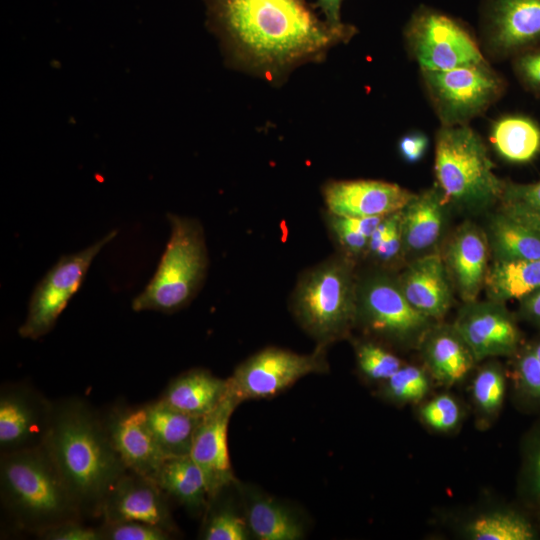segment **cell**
Segmentation results:
<instances>
[{
  "label": "cell",
  "instance_id": "cell-1",
  "mask_svg": "<svg viewBox=\"0 0 540 540\" xmlns=\"http://www.w3.org/2000/svg\"><path fill=\"white\" fill-rule=\"evenodd\" d=\"M215 25L249 65L279 72L349 38L353 28L319 20L304 0H207Z\"/></svg>",
  "mask_w": 540,
  "mask_h": 540
},
{
  "label": "cell",
  "instance_id": "cell-2",
  "mask_svg": "<svg viewBox=\"0 0 540 540\" xmlns=\"http://www.w3.org/2000/svg\"><path fill=\"white\" fill-rule=\"evenodd\" d=\"M43 446L82 518H101L108 492L128 470L108 437L102 415L80 398L53 401Z\"/></svg>",
  "mask_w": 540,
  "mask_h": 540
},
{
  "label": "cell",
  "instance_id": "cell-3",
  "mask_svg": "<svg viewBox=\"0 0 540 540\" xmlns=\"http://www.w3.org/2000/svg\"><path fill=\"white\" fill-rule=\"evenodd\" d=\"M0 499L14 526L35 535L65 521L84 520L44 446L0 455Z\"/></svg>",
  "mask_w": 540,
  "mask_h": 540
},
{
  "label": "cell",
  "instance_id": "cell-4",
  "mask_svg": "<svg viewBox=\"0 0 540 540\" xmlns=\"http://www.w3.org/2000/svg\"><path fill=\"white\" fill-rule=\"evenodd\" d=\"M435 177L445 202L481 211L499 202L504 181L480 136L467 125L443 126L435 143Z\"/></svg>",
  "mask_w": 540,
  "mask_h": 540
},
{
  "label": "cell",
  "instance_id": "cell-5",
  "mask_svg": "<svg viewBox=\"0 0 540 540\" xmlns=\"http://www.w3.org/2000/svg\"><path fill=\"white\" fill-rule=\"evenodd\" d=\"M357 287L353 265L345 257L323 262L300 279L293 312L317 347L326 349L356 325Z\"/></svg>",
  "mask_w": 540,
  "mask_h": 540
},
{
  "label": "cell",
  "instance_id": "cell-6",
  "mask_svg": "<svg viewBox=\"0 0 540 540\" xmlns=\"http://www.w3.org/2000/svg\"><path fill=\"white\" fill-rule=\"evenodd\" d=\"M171 233L157 269L132 301L134 311L174 313L186 306L205 277L208 258L201 225L169 213Z\"/></svg>",
  "mask_w": 540,
  "mask_h": 540
},
{
  "label": "cell",
  "instance_id": "cell-7",
  "mask_svg": "<svg viewBox=\"0 0 540 540\" xmlns=\"http://www.w3.org/2000/svg\"><path fill=\"white\" fill-rule=\"evenodd\" d=\"M431 101L444 126L465 125L485 111L504 90L487 62L449 70H422Z\"/></svg>",
  "mask_w": 540,
  "mask_h": 540
},
{
  "label": "cell",
  "instance_id": "cell-8",
  "mask_svg": "<svg viewBox=\"0 0 540 540\" xmlns=\"http://www.w3.org/2000/svg\"><path fill=\"white\" fill-rule=\"evenodd\" d=\"M357 322L368 333L402 346H418L434 324L407 301L397 280L383 275L358 285Z\"/></svg>",
  "mask_w": 540,
  "mask_h": 540
},
{
  "label": "cell",
  "instance_id": "cell-9",
  "mask_svg": "<svg viewBox=\"0 0 540 540\" xmlns=\"http://www.w3.org/2000/svg\"><path fill=\"white\" fill-rule=\"evenodd\" d=\"M324 348L310 354L268 347L239 364L227 378L229 391L241 403L276 396L310 374L325 373L328 364Z\"/></svg>",
  "mask_w": 540,
  "mask_h": 540
},
{
  "label": "cell",
  "instance_id": "cell-10",
  "mask_svg": "<svg viewBox=\"0 0 540 540\" xmlns=\"http://www.w3.org/2000/svg\"><path fill=\"white\" fill-rule=\"evenodd\" d=\"M117 231H111L89 247L63 255L36 285L19 335L36 340L55 326L70 299L81 287L94 258L112 241Z\"/></svg>",
  "mask_w": 540,
  "mask_h": 540
},
{
  "label": "cell",
  "instance_id": "cell-11",
  "mask_svg": "<svg viewBox=\"0 0 540 540\" xmlns=\"http://www.w3.org/2000/svg\"><path fill=\"white\" fill-rule=\"evenodd\" d=\"M406 38L421 70L441 71L486 62L468 30L432 8L421 7L413 14Z\"/></svg>",
  "mask_w": 540,
  "mask_h": 540
},
{
  "label": "cell",
  "instance_id": "cell-12",
  "mask_svg": "<svg viewBox=\"0 0 540 540\" xmlns=\"http://www.w3.org/2000/svg\"><path fill=\"white\" fill-rule=\"evenodd\" d=\"M53 401L23 383L0 390V455L43 446L52 419Z\"/></svg>",
  "mask_w": 540,
  "mask_h": 540
},
{
  "label": "cell",
  "instance_id": "cell-13",
  "mask_svg": "<svg viewBox=\"0 0 540 540\" xmlns=\"http://www.w3.org/2000/svg\"><path fill=\"white\" fill-rule=\"evenodd\" d=\"M453 325L477 362L492 357H511L523 344L516 319L504 303L490 299L464 303Z\"/></svg>",
  "mask_w": 540,
  "mask_h": 540
},
{
  "label": "cell",
  "instance_id": "cell-14",
  "mask_svg": "<svg viewBox=\"0 0 540 540\" xmlns=\"http://www.w3.org/2000/svg\"><path fill=\"white\" fill-rule=\"evenodd\" d=\"M481 24L490 53L515 57L540 46V0H483Z\"/></svg>",
  "mask_w": 540,
  "mask_h": 540
},
{
  "label": "cell",
  "instance_id": "cell-15",
  "mask_svg": "<svg viewBox=\"0 0 540 540\" xmlns=\"http://www.w3.org/2000/svg\"><path fill=\"white\" fill-rule=\"evenodd\" d=\"M239 404L228 387L224 400L201 419L194 434L189 455L205 477L209 500L238 483L230 461L228 426Z\"/></svg>",
  "mask_w": 540,
  "mask_h": 540
},
{
  "label": "cell",
  "instance_id": "cell-16",
  "mask_svg": "<svg viewBox=\"0 0 540 540\" xmlns=\"http://www.w3.org/2000/svg\"><path fill=\"white\" fill-rule=\"evenodd\" d=\"M103 521H138L170 534L177 531L167 495L149 477L127 470L108 492L101 511Z\"/></svg>",
  "mask_w": 540,
  "mask_h": 540
},
{
  "label": "cell",
  "instance_id": "cell-17",
  "mask_svg": "<svg viewBox=\"0 0 540 540\" xmlns=\"http://www.w3.org/2000/svg\"><path fill=\"white\" fill-rule=\"evenodd\" d=\"M102 418L108 437L126 468L151 478L165 456L147 424L144 405L115 406Z\"/></svg>",
  "mask_w": 540,
  "mask_h": 540
},
{
  "label": "cell",
  "instance_id": "cell-18",
  "mask_svg": "<svg viewBox=\"0 0 540 540\" xmlns=\"http://www.w3.org/2000/svg\"><path fill=\"white\" fill-rule=\"evenodd\" d=\"M415 194L395 183L379 180L333 181L324 188V201L332 215L387 216L402 210Z\"/></svg>",
  "mask_w": 540,
  "mask_h": 540
},
{
  "label": "cell",
  "instance_id": "cell-19",
  "mask_svg": "<svg viewBox=\"0 0 540 540\" xmlns=\"http://www.w3.org/2000/svg\"><path fill=\"white\" fill-rule=\"evenodd\" d=\"M489 244L486 233L473 223H464L448 242L443 257L452 286L464 303L477 300L488 270Z\"/></svg>",
  "mask_w": 540,
  "mask_h": 540
},
{
  "label": "cell",
  "instance_id": "cell-20",
  "mask_svg": "<svg viewBox=\"0 0 540 540\" xmlns=\"http://www.w3.org/2000/svg\"><path fill=\"white\" fill-rule=\"evenodd\" d=\"M407 301L432 321L441 320L452 305V283L442 255H422L397 280Z\"/></svg>",
  "mask_w": 540,
  "mask_h": 540
},
{
  "label": "cell",
  "instance_id": "cell-21",
  "mask_svg": "<svg viewBox=\"0 0 540 540\" xmlns=\"http://www.w3.org/2000/svg\"><path fill=\"white\" fill-rule=\"evenodd\" d=\"M418 347L431 378L446 387L464 380L477 363L472 350L453 324L434 323Z\"/></svg>",
  "mask_w": 540,
  "mask_h": 540
},
{
  "label": "cell",
  "instance_id": "cell-22",
  "mask_svg": "<svg viewBox=\"0 0 540 540\" xmlns=\"http://www.w3.org/2000/svg\"><path fill=\"white\" fill-rule=\"evenodd\" d=\"M227 393V379L195 368L172 379L159 399L185 414L204 417L218 407Z\"/></svg>",
  "mask_w": 540,
  "mask_h": 540
},
{
  "label": "cell",
  "instance_id": "cell-23",
  "mask_svg": "<svg viewBox=\"0 0 540 540\" xmlns=\"http://www.w3.org/2000/svg\"><path fill=\"white\" fill-rule=\"evenodd\" d=\"M447 206L438 187L414 195L402 209L405 251H426L438 242L444 230Z\"/></svg>",
  "mask_w": 540,
  "mask_h": 540
},
{
  "label": "cell",
  "instance_id": "cell-24",
  "mask_svg": "<svg viewBox=\"0 0 540 540\" xmlns=\"http://www.w3.org/2000/svg\"><path fill=\"white\" fill-rule=\"evenodd\" d=\"M151 479L189 513L204 514L209 503L208 488L190 455L165 457Z\"/></svg>",
  "mask_w": 540,
  "mask_h": 540
},
{
  "label": "cell",
  "instance_id": "cell-25",
  "mask_svg": "<svg viewBox=\"0 0 540 540\" xmlns=\"http://www.w3.org/2000/svg\"><path fill=\"white\" fill-rule=\"evenodd\" d=\"M246 520L252 535L259 540H299L305 528L299 515L289 506L254 489H244Z\"/></svg>",
  "mask_w": 540,
  "mask_h": 540
},
{
  "label": "cell",
  "instance_id": "cell-26",
  "mask_svg": "<svg viewBox=\"0 0 540 540\" xmlns=\"http://www.w3.org/2000/svg\"><path fill=\"white\" fill-rule=\"evenodd\" d=\"M147 424L165 457L189 455L203 417L178 411L160 399L144 405Z\"/></svg>",
  "mask_w": 540,
  "mask_h": 540
},
{
  "label": "cell",
  "instance_id": "cell-27",
  "mask_svg": "<svg viewBox=\"0 0 540 540\" xmlns=\"http://www.w3.org/2000/svg\"><path fill=\"white\" fill-rule=\"evenodd\" d=\"M484 288L488 299L493 301L523 300L540 289V259L493 260Z\"/></svg>",
  "mask_w": 540,
  "mask_h": 540
},
{
  "label": "cell",
  "instance_id": "cell-28",
  "mask_svg": "<svg viewBox=\"0 0 540 540\" xmlns=\"http://www.w3.org/2000/svg\"><path fill=\"white\" fill-rule=\"evenodd\" d=\"M491 143L506 161L528 163L540 153V125L525 115L501 117L492 126Z\"/></svg>",
  "mask_w": 540,
  "mask_h": 540
},
{
  "label": "cell",
  "instance_id": "cell-29",
  "mask_svg": "<svg viewBox=\"0 0 540 540\" xmlns=\"http://www.w3.org/2000/svg\"><path fill=\"white\" fill-rule=\"evenodd\" d=\"M493 260H539L540 232L496 213L486 233Z\"/></svg>",
  "mask_w": 540,
  "mask_h": 540
},
{
  "label": "cell",
  "instance_id": "cell-30",
  "mask_svg": "<svg viewBox=\"0 0 540 540\" xmlns=\"http://www.w3.org/2000/svg\"><path fill=\"white\" fill-rule=\"evenodd\" d=\"M474 540H533L538 537L532 521L515 510H496L478 515L466 527Z\"/></svg>",
  "mask_w": 540,
  "mask_h": 540
},
{
  "label": "cell",
  "instance_id": "cell-31",
  "mask_svg": "<svg viewBox=\"0 0 540 540\" xmlns=\"http://www.w3.org/2000/svg\"><path fill=\"white\" fill-rule=\"evenodd\" d=\"M511 358L507 375L518 401L527 409L540 410V336L523 343Z\"/></svg>",
  "mask_w": 540,
  "mask_h": 540
},
{
  "label": "cell",
  "instance_id": "cell-32",
  "mask_svg": "<svg viewBox=\"0 0 540 540\" xmlns=\"http://www.w3.org/2000/svg\"><path fill=\"white\" fill-rule=\"evenodd\" d=\"M200 538L204 540H247L252 535L246 518L219 495L209 500Z\"/></svg>",
  "mask_w": 540,
  "mask_h": 540
},
{
  "label": "cell",
  "instance_id": "cell-33",
  "mask_svg": "<svg viewBox=\"0 0 540 540\" xmlns=\"http://www.w3.org/2000/svg\"><path fill=\"white\" fill-rule=\"evenodd\" d=\"M507 376L497 362L485 364L474 376L472 400L482 419L491 420L499 414L505 399Z\"/></svg>",
  "mask_w": 540,
  "mask_h": 540
},
{
  "label": "cell",
  "instance_id": "cell-34",
  "mask_svg": "<svg viewBox=\"0 0 540 540\" xmlns=\"http://www.w3.org/2000/svg\"><path fill=\"white\" fill-rule=\"evenodd\" d=\"M499 203V212L540 232V180L528 184L505 182Z\"/></svg>",
  "mask_w": 540,
  "mask_h": 540
},
{
  "label": "cell",
  "instance_id": "cell-35",
  "mask_svg": "<svg viewBox=\"0 0 540 540\" xmlns=\"http://www.w3.org/2000/svg\"><path fill=\"white\" fill-rule=\"evenodd\" d=\"M382 396L395 404H417L428 394L430 375L416 365H402L389 379L381 383Z\"/></svg>",
  "mask_w": 540,
  "mask_h": 540
},
{
  "label": "cell",
  "instance_id": "cell-36",
  "mask_svg": "<svg viewBox=\"0 0 540 540\" xmlns=\"http://www.w3.org/2000/svg\"><path fill=\"white\" fill-rule=\"evenodd\" d=\"M355 354L359 371L371 381L382 383L403 365L399 357L371 341L356 343Z\"/></svg>",
  "mask_w": 540,
  "mask_h": 540
},
{
  "label": "cell",
  "instance_id": "cell-37",
  "mask_svg": "<svg viewBox=\"0 0 540 540\" xmlns=\"http://www.w3.org/2000/svg\"><path fill=\"white\" fill-rule=\"evenodd\" d=\"M403 248L402 210L389 214L369 238L367 251L381 263H392Z\"/></svg>",
  "mask_w": 540,
  "mask_h": 540
},
{
  "label": "cell",
  "instance_id": "cell-38",
  "mask_svg": "<svg viewBox=\"0 0 540 540\" xmlns=\"http://www.w3.org/2000/svg\"><path fill=\"white\" fill-rule=\"evenodd\" d=\"M419 416L430 429L447 433L459 425L462 411L455 397L442 393L425 402L420 408Z\"/></svg>",
  "mask_w": 540,
  "mask_h": 540
},
{
  "label": "cell",
  "instance_id": "cell-39",
  "mask_svg": "<svg viewBox=\"0 0 540 540\" xmlns=\"http://www.w3.org/2000/svg\"><path fill=\"white\" fill-rule=\"evenodd\" d=\"M100 540H168L169 532L138 521H103L99 526Z\"/></svg>",
  "mask_w": 540,
  "mask_h": 540
},
{
  "label": "cell",
  "instance_id": "cell-40",
  "mask_svg": "<svg viewBox=\"0 0 540 540\" xmlns=\"http://www.w3.org/2000/svg\"><path fill=\"white\" fill-rule=\"evenodd\" d=\"M84 521H65L41 531L36 536L44 540H100L99 527L87 525Z\"/></svg>",
  "mask_w": 540,
  "mask_h": 540
},
{
  "label": "cell",
  "instance_id": "cell-41",
  "mask_svg": "<svg viewBox=\"0 0 540 540\" xmlns=\"http://www.w3.org/2000/svg\"><path fill=\"white\" fill-rule=\"evenodd\" d=\"M514 69L527 89L540 93V46L515 56Z\"/></svg>",
  "mask_w": 540,
  "mask_h": 540
},
{
  "label": "cell",
  "instance_id": "cell-42",
  "mask_svg": "<svg viewBox=\"0 0 540 540\" xmlns=\"http://www.w3.org/2000/svg\"><path fill=\"white\" fill-rule=\"evenodd\" d=\"M525 485L530 497L537 504L540 501V430L535 431L527 446Z\"/></svg>",
  "mask_w": 540,
  "mask_h": 540
},
{
  "label": "cell",
  "instance_id": "cell-43",
  "mask_svg": "<svg viewBox=\"0 0 540 540\" xmlns=\"http://www.w3.org/2000/svg\"><path fill=\"white\" fill-rule=\"evenodd\" d=\"M401 157L408 163H416L423 158L428 148V138L424 133L412 132L404 135L398 144Z\"/></svg>",
  "mask_w": 540,
  "mask_h": 540
},
{
  "label": "cell",
  "instance_id": "cell-44",
  "mask_svg": "<svg viewBox=\"0 0 540 540\" xmlns=\"http://www.w3.org/2000/svg\"><path fill=\"white\" fill-rule=\"evenodd\" d=\"M331 228L339 243L349 252L358 255L368 248L369 239L348 227L339 223L333 216L331 217Z\"/></svg>",
  "mask_w": 540,
  "mask_h": 540
},
{
  "label": "cell",
  "instance_id": "cell-45",
  "mask_svg": "<svg viewBox=\"0 0 540 540\" xmlns=\"http://www.w3.org/2000/svg\"><path fill=\"white\" fill-rule=\"evenodd\" d=\"M332 215V214H331ZM339 223L348 227L349 229L362 234L368 239L375 231L377 226L383 220L385 216H371V217H344L332 215Z\"/></svg>",
  "mask_w": 540,
  "mask_h": 540
},
{
  "label": "cell",
  "instance_id": "cell-46",
  "mask_svg": "<svg viewBox=\"0 0 540 540\" xmlns=\"http://www.w3.org/2000/svg\"><path fill=\"white\" fill-rule=\"evenodd\" d=\"M520 302V316L540 329V289Z\"/></svg>",
  "mask_w": 540,
  "mask_h": 540
},
{
  "label": "cell",
  "instance_id": "cell-47",
  "mask_svg": "<svg viewBox=\"0 0 540 540\" xmlns=\"http://www.w3.org/2000/svg\"><path fill=\"white\" fill-rule=\"evenodd\" d=\"M341 4L342 0H317V5L325 16V22L332 27L345 25L341 22Z\"/></svg>",
  "mask_w": 540,
  "mask_h": 540
},
{
  "label": "cell",
  "instance_id": "cell-48",
  "mask_svg": "<svg viewBox=\"0 0 540 540\" xmlns=\"http://www.w3.org/2000/svg\"><path fill=\"white\" fill-rule=\"evenodd\" d=\"M536 507H537L538 515H539V519H540V501L536 504Z\"/></svg>",
  "mask_w": 540,
  "mask_h": 540
}]
</instances>
